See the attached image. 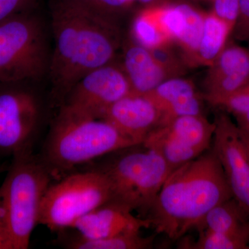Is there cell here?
<instances>
[{"mask_svg":"<svg viewBox=\"0 0 249 249\" xmlns=\"http://www.w3.org/2000/svg\"><path fill=\"white\" fill-rule=\"evenodd\" d=\"M26 82L0 83V156L33 150L41 104Z\"/></svg>","mask_w":249,"mask_h":249,"instance_id":"obj_8","label":"cell"},{"mask_svg":"<svg viewBox=\"0 0 249 249\" xmlns=\"http://www.w3.org/2000/svg\"><path fill=\"white\" fill-rule=\"evenodd\" d=\"M121 67L128 80L131 92L137 94H147L169 78L150 51L134 41L124 45Z\"/></svg>","mask_w":249,"mask_h":249,"instance_id":"obj_16","label":"cell"},{"mask_svg":"<svg viewBox=\"0 0 249 249\" xmlns=\"http://www.w3.org/2000/svg\"><path fill=\"white\" fill-rule=\"evenodd\" d=\"M54 49L48 73L52 98L60 105L89 72L111 63L121 45L114 19L75 0H55L51 8Z\"/></svg>","mask_w":249,"mask_h":249,"instance_id":"obj_1","label":"cell"},{"mask_svg":"<svg viewBox=\"0 0 249 249\" xmlns=\"http://www.w3.org/2000/svg\"><path fill=\"white\" fill-rule=\"evenodd\" d=\"M124 205L110 200L80 217L71 229L86 238L102 239L152 227L151 219L136 217Z\"/></svg>","mask_w":249,"mask_h":249,"instance_id":"obj_14","label":"cell"},{"mask_svg":"<svg viewBox=\"0 0 249 249\" xmlns=\"http://www.w3.org/2000/svg\"><path fill=\"white\" fill-rule=\"evenodd\" d=\"M214 128L203 114L178 116L154 130L142 145L160 153L171 173L209 150Z\"/></svg>","mask_w":249,"mask_h":249,"instance_id":"obj_9","label":"cell"},{"mask_svg":"<svg viewBox=\"0 0 249 249\" xmlns=\"http://www.w3.org/2000/svg\"><path fill=\"white\" fill-rule=\"evenodd\" d=\"M155 235L143 237L129 232L102 239H89L79 234L62 239V246L71 249H147L153 247Z\"/></svg>","mask_w":249,"mask_h":249,"instance_id":"obj_19","label":"cell"},{"mask_svg":"<svg viewBox=\"0 0 249 249\" xmlns=\"http://www.w3.org/2000/svg\"><path fill=\"white\" fill-rule=\"evenodd\" d=\"M37 0H0V23L15 15L34 9Z\"/></svg>","mask_w":249,"mask_h":249,"instance_id":"obj_26","label":"cell"},{"mask_svg":"<svg viewBox=\"0 0 249 249\" xmlns=\"http://www.w3.org/2000/svg\"><path fill=\"white\" fill-rule=\"evenodd\" d=\"M231 34V27L213 12L204 14L202 36L193 66L212 65L227 45L228 38Z\"/></svg>","mask_w":249,"mask_h":249,"instance_id":"obj_18","label":"cell"},{"mask_svg":"<svg viewBox=\"0 0 249 249\" xmlns=\"http://www.w3.org/2000/svg\"><path fill=\"white\" fill-rule=\"evenodd\" d=\"M140 145L119 150L96 168L109 180L111 201L132 211L149 212L170 172L160 153Z\"/></svg>","mask_w":249,"mask_h":249,"instance_id":"obj_5","label":"cell"},{"mask_svg":"<svg viewBox=\"0 0 249 249\" xmlns=\"http://www.w3.org/2000/svg\"><path fill=\"white\" fill-rule=\"evenodd\" d=\"M232 197L222 165L209 149L170 174L147 218L158 233L178 240L199 229L211 209Z\"/></svg>","mask_w":249,"mask_h":249,"instance_id":"obj_2","label":"cell"},{"mask_svg":"<svg viewBox=\"0 0 249 249\" xmlns=\"http://www.w3.org/2000/svg\"><path fill=\"white\" fill-rule=\"evenodd\" d=\"M203 229L249 240V215L232 197L206 214L198 230Z\"/></svg>","mask_w":249,"mask_h":249,"instance_id":"obj_17","label":"cell"},{"mask_svg":"<svg viewBox=\"0 0 249 249\" xmlns=\"http://www.w3.org/2000/svg\"><path fill=\"white\" fill-rule=\"evenodd\" d=\"M0 249H14V244L8 231L0 224Z\"/></svg>","mask_w":249,"mask_h":249,"instance_id":"obj_28","label":"cell"},{"mask_svg":"<svg viewBox=\"0 0 249 249\" xmlns=\"http://www.w3.org/2000/svg\"><path fill=\"white\" fill-rule=\"evenodd\" d=\"M132 34L136 42L147 49L173 42L160 22L158 6L145 8L139 13L132 25Z\"/></svg>","mask_w":249,"mask_h":249,"instance_id":"obj_20","label":"cell"},{"mask_svg":"<svg viewBox=\"0 0 249 249\" xmlns=\"http://www.w3.org/2000/svg\"><path fill=\"white\" fill-rule=\"evenodd\" d=\"M98 14L114 19L113 16L129 7L135 0H75Z\"/></svg>","mask_w":249,"mask_h":249,"instance_id":"obj_23","label":"cell"},{"mask_svg":"<svg viewBox=\"0 0 249 249\" xmlns=\"http://www.w3.org/2000/svg\"><path fill=\"white\" fill-rule=\"evenodd\" d=\"M233 116L235 117L236 124L249 142V111L243 114H235Z\"/></svg>","mask_w":249,"mask_h":249,"instance_id":"obj_27","label":"cell"},{"mask_svg":"<svg viewBox=\"0 0 249 249\" xmlns=\"http://www.w3.org/2000/svg\"><path fill=\"white\" fill-rule=\"evenodd\" d=\"M199 235L196 241L187 239L179 248L192 249H247L249 240L235 236L225 235L203 229L199 230Z\"/></svg>","mask_w":249,"mask_h":249,"instance_id":"obj_21","label":"cell"},{"mask_svg":"<svg viewBox=\"0 0 249 249\" xmlns=\"http://www.w3.org/2000/svg\"><path fill=\"white\" fill-rule=\"evenodd\" d=\"M7 170L0 187V224L9 232L14 249H27L53 174L33 150L13 156Z\"/></svg>","mask_w":249,"mask_h":249,"instance_id":"obj_4","label":"cell"},{"mask_svg":"<svg viewBox=\"0 0 249 249\" xmlns=\"http://www.w3.org/2000/svg\"><path fill=\"white\" fill-rule=\"evenodd\" d=\"M139 1H140L141 3H142V4H149L152 2L154 0H139Z\"/></svg>","mask_w":249,"mask_h":249,"instance_id":"obj_31","label":"cell"},{"mask_svg":"<svg viewBox=\"0 0 249 249\" xmlns=\"http://www.w3.org/2000/svg\"><path fill=\"white\" fill-rule=\"evenodd\" d=\"M103 119L139 145L163 124L161 112L150 98L132 92L108 108Z\"/></svg>","mask_w":249,"mask_h":249,"instance_id":"obj_12","label":"cell"},{"mask_svg":"<svg viewBox=\"0 0 249 249\" xmlns=\"http://www.w3.org/2000/svg\"><path fill=\"white\" fill-rule=\"evenodd\" d=\"M145 95L161 112L162 125L178 116L203 114L202 101L196 87L184 78H168Z\"/></svg>","mask_w":249,"mask_h":249,"instance_id":"obj_15","label":"cell"},{"mask_svg":"<svg viewBox=\"0 0 249 249\" xmlns=\"http://www.w3.org/2000/svg\"><path fill=\"white\" fill-rule=\"evenodd\" d=\"M130 92L122 67L109 63L85 75L67 93L60 107L103 119L108 108Z\"/></svg>","mask_w":249,"mask_h":249,"instance_id":"obj_10","label":"cell"},{"mask_svg":"<svg viewBox=\"0 0 249 249\" xmlns=\"http://www.w3.org/2000/svg\"><path fill=\"white\" fill-rule=\"evenodd\" d=\"M238 7L239 0H214L213 12L227 23L232 31L237 21Z\"/></svg>","mask_w":249,"mask_h":249,"instance_id":"obj_24","label":"cell"},{"mask_svg":"<svg viewBox=\"0 0 249 249\" xmlns=\"http://www.w3.org/2000/svg\"><path fill=\"white\" fill-rule=\"evenodd\" d=\"M231 34L237 40L249 42V0H239L238 15Z\"/></svg>","mask_w":249,"mask_h":249,"instance_id":"obj_25","label":"cell"},{"mask_svg":"<svg viewBox=\"0 0 249 249\" xmlns=\"http://www.w3.org/2000/svg\"><path fill=\"white\" fill-rule=\"evenodd\" d=\"M136 145L105 119L60 107L40 157L54 175Z\"/></svg>","mask_w":249,"mask_h":249,"instance_id":"obj_3","label":"cell"},{"mask_svg":"<svg viewBox=\"0 0 249 249\" xmlns=\"http://www.w3.org/2000/svg\"><path fill=\"white\" fill-rule=\"evenodd\" d=\"M213 151L222 165L232 197L249 215V142L226 113L214 121Z\"/></svg>","mask_w":249,"mask_h":249,"instance_id":"obj_11","label":"cell"},{"mask_svg":"<svg viewBox=\"0 0 249 249\" xmlns=\"http://www.w3.org/2000/svg\"><path fill=\"white\" fill-rule=\"evenodd\" d=\"M32 11L0 23V83L29 81L48 72L45 30Z\"/></svg>","mask_w":249,"mask_h":249,"instance_id":"obj_6","label":"cell"},{"mask_svg":"<svg viewBox=\"0 0 249 249\" xmlns=\"http://www.w3.org/2000/svg\"><path fill=\"white\" fill-rule=\"evenodd\" d=\"M171 43L169 42L157 48L149 49L169 78L181 76L188 66L183 57L178 56V53L172 49Z\"/></svg>","mask_w":249,"mask_h":249,"instance_id":"obj_22","label":"cell"},{"mask_svg":"<svg viewBox=\"0 0 249 249\" xmlns=\"http://www.w3.org/2000/svg\"><path fill=\"white\" fill-rule=\"evenodd\" d=\"M9 167L5 164V163H0V175L4 171V170H7Z\"/></svg>","mask_w":249,"mask_h":249,"instance_id":"obj_30","label":"cell"},{"mask_svg":"<svg viewBox=\"0 0 249 249\" xmlns=\"http://www.w3.org/2000/svg\"></svg>","mask_w":249,"mask_h":249,"instance_id":"obj_32","label":"cell"},{"mask_svg":"<svg viewBox=\"0 0 249 249\" xmlns=\"http://www.w3.org/2000/svg\"><path fill=\"white\" fill-rule=\"evenodd\" d=\"M111 197L110 183L101 170L70 174L49 185L41 203L39 224L53 231L71 229L80 217Z\"/></svg>","mask_w":249,"mask_h":249,"instance_id":"obj_7","label":"cell"},{"mask_svg":"<svg viewBox=\"0 0 249 249\" xmlns=\"http://www.w3.org/2000/svg\"><path fill=\"white\" fill-rule=\"evenodd\" d=\"M249 83V49L233 43L227 44L209 67L205 78L204 97L215 106Z\"/></svg>","mask_w":249,"mask_h":249,"instance_id":"obj_13","label":"cell"},{"mask_svg":"<svg viewBox=\"0 0 249 249\" xmlns=\"http://www.w3.org/2000/svg\"><path fill=\"white\" fill-rule=\"evenodd\" d=\"M239 91L243 93V95L245 96L246 100H247V103H248L249 106V83L247 85H245L243 88L239 90Z\"/></svg>","mask_w":249,"mask_h":249,"instance_id":"obj_29","label":"cell"}]
</instances>
